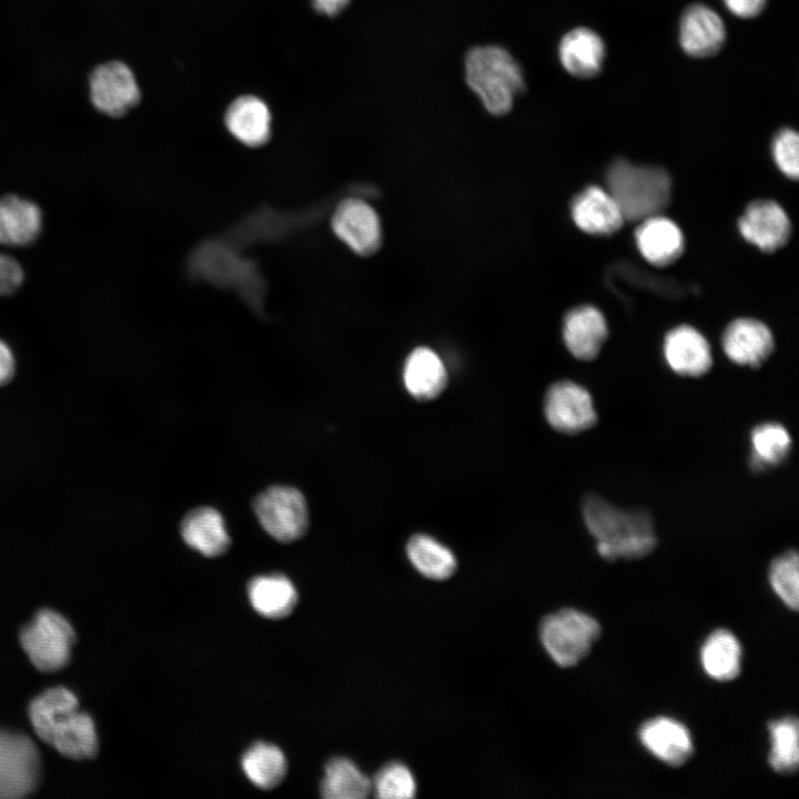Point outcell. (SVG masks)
Returning a JSON list of instances; mask_svg holds the SVG:
<instances>
[{
	"instance_id": "cell-1",
	"label": "cell",
	"mask_w": 799,
	"mask_h": 799,
	"mask_svg": "<svg viewBox=\"0 0 799 799\" xmlns=\"http://www.w3.org/2000/svg\"><path fill=\"white\" fill-rule=\"evenodd\" d=\"M28 715L37 736L71 759L93 758L98 736L92 718L79 709L77 696L64 687H54L37 696Z\"/></svg>"
},
{
	"instance_id": "cell-2",
	"label": "cell",
	"mask_w": 799,
	"mask_h": 799,
	"mask_svg": "<svg viewBox=\"0 0 799 799\" xmlns=\"http://www.w3.org/2000/svg\"><path fill=\"white\" fill-rule=\"evenodd\" d=\"M581 510L596 550L606 560L638 559L656 547L653 520L645 510L621 509L596 494L584 498Z\"/></svg>"
},
{
	"instance_id": "cell-3",
	"label": "cell",
	"mask_w": 799,
	"mask_h": 799,
	"mask_svg": "<svg viewBox=\"0 0 799 799\" xmlns=\"http://www.w3.org/2000/svg\"><path fill=\"white\" fill-rule=\"evenodd\" d=\"M606 183L625 221L639 222L659 214L671 196V180L665 169L636 165L625 159L613 162Z\"/></svg>"
},
{
	"instance_id": "cell-4",
	"label": "cell",
	"mask_w": 799,
	"mask_h": 799,
	"mask_svg": "<svg viewBox=\"0 0 799 799\" xmlns=\"http://www.w3.org/2000/svg\"><path fill=\"white\" fill-rule=\"evenodd\" d=\"M465 79L485 109L495 115L507 113L524 89L519 64L498 45L476 47L465 57Z\"/></svg>"
},
{
	"instance_id": "cell-5",
	"label": "cell",
	"mask_w": 799,
	"mask_h": 799,
	"mask_svg": "<svg viewBox=\"0 0 799 799\" xmlns=\"http://www.w3.org/2000/svg\"><path fill=\"white\" fill-rule=\"evenodd\" d=\"M600 631V625L593 616L575 608H564L542 620L539 636L555 664L573 667L588 655Z\"/></svg>"
},
{
	"instance_id": "cell-6",
	"label": "cell",
	"mask_w": 799,
	"mask_h": 799,
	"mask_svg": "<svg viewBox=\"0 0 799 799\" xmlns=\"http://www.w3.org/2000/svg\"><path fill=\"white\" fill-rule=\"evenodd\" d=\"M74 640L70 623L52 609L39 610L20 633V643L29 659L45 672L60 670L69 663Z\"/></svg>"
},
{
	"instance_id": "cell-7",
	"label": "cell",
	"mask_w": 799,
	"mask_h": 799,
	"mask_svg": "<svg viewBox=\"0 0 799 799\" xmlns=\"http://www.w3.org/2000/svg\"><path fill=\"white\" fill-rule=\"evenodd\" d=\"M253 509L265 532L279 542H294L307 530V505L295 487L275 485L266 488L255 497Z\"/></svg>"
},
{
	"instance_id": "cell-8",
	"label": "cell",
	"mask_w": 799,
	"mask_h": 799,
	"mask_svg": "<svg viewBox=\"0 0 799 799\" xmlns=\"http://www.w3.org/2000/svg\"><path fill=\"white\" fill-rule=\"evenodd\" d=\"M38 748L26 735L0 729V799L31 793L40 779Z\"/></svg>"
},
{
	"instance_id": "cell-9",
	"label": "cell",
	"mask_w": 799,
	"mask_h": 799,
	"mask_svg": "<svg viewBox=\"0 0 799 799\" xmlns=\"http://www.w3.org/2000/svg\"><path fill=\"white\" fill-rule=\"evenodd\" d=\"M544 414L553 428L565 434L588 429L597 421L589 392L567 380L548 387L544 397Z\"/></svg>"
},
{
	"instance_id": "cell-10",
	"label": "cell",
	"mask_w": 799,
	"mask_h": 799,
	"mask_svg": "<svg viewBox=\"0 0 799 799\" xmlns=\"http://www.w3.org/2000/svg\"><path fill=\"white\" fill-rule=\"evenodd\" d=\"M90 95L100 112L114 118L124 115L141 98L133 72L120 61L104 63L92 72Z\"/></svg>"
},
{
	"instance_id": "cell-11",
	"label": "cell",
	"mask_w": 799,
	"mask_h": 799,
	"mask_svg": "<svg viewBox=\"0 0 799 799\" xmlns=\"http://www.w3.org/2000/svg\"><path fill=\"white\" fill-rule=\"evenodd\" d=\"M336 236L360 255H371L382 243L381 222L375 210L360 199H345L334 211Z\"/></svg>"
},
{
	"instance_id": "cell-12",
	"label": "cell",
	"mask_w": 799,
	"mask_h": 799,
	"mask_svg": "<svg viewBox=\"0 0 799 799\" xmlns=\"http://www.w3.org/2000/svg\"><path fill=\"white\" fill-rule=\"evenodd\" d=\"M643 747L656 759L671 767L685 765L694 755V740L688 728L669 717H655L638 730Z\"/></svg>"
},
{
	"instance_id": "cell-13",
	"label": "cell",
	"mask_w": 799,
	"mask_h": 799,
	"mask_svg": "<svg viewBox=\"0 0 799 799\" xmlns=\"http://www.w3.org/2000/svg\"><path fill=\"white\" fill-rule=\"evenodd\" d=\"M738 227L746 241L763 252L783 246L791 232L786 212L771 200L751 202L739 219Z\"/></svg>"
},
{
	"instance_id": "cell-14",
	"label": "cell",
	"mask_w": 799,
	"mask_h": 799,
	"mask_svg": "<svg viewBox=\"0 0 799 799\" xmlns=\"http://www.w3.org/2000/svg\"><path fill=\"white\" fill-rule=\"evenodd\" d=\"M721 345L730 361L756 368L770 356L775 343L766 324L742 317L728 324L721 336Z\"/></svg>"
},
{
	"instance_id": "cell-15",
	"label": "cell",
	"mask_w": 799,
	"mask_h": 799,
	"mask_svg": "<svg viewBox=\"0 0 799 799\" xmlns=\"http://www.w3.org/2000/svg\"><path fill=\"white\" fill-rule=\"evenodd\" d=\"M664 356L676 374L687 377L706 374L712 364L707 340L689 325L677 326L666 334Z\"/></svg>"
},
{
	"instance_id": "cell-16",
	"label": "cell",
	"mask_w": 799,
	"mask_h": 799,
	"mask_svg": "<svg viewBox=\"0 0 799 799\" xmlns=\"http://www.w3.org/2000/svg\"><path fill=\"white\" fill-rule=\"evenodd\" d=\"M725 38V24L711 8L692 4L685 10L679 26V42L687 54L710 57L720 50Z\"/></svg>"
},
{
	"instance_id": "cell-17",
	"label": "cell",
	"mask_w": 799,
	"mask_h": 799,
	"mask_svg": "<svg viewBox=\"0 0 799 799\" xmlns=\"http://www.w3.org/2000/svg\"><path fill=\"white\" fill-rule=\"evenodd\" d=\"M572 218L581 231L595 235L613 234L625 222L613 196L597 185H590L575 196Z\"/></svg>"
},
{
	"instance_id": "cell-18",
	"label": "cell",
	"mask_w": 799,
	"mask_h": 799,
	"mask_svg": "<svg viewBox=\"0 0 799 799\" xmlns=\"http://www.w3.org/2000/svg\"><path fill=\"white\" fill-rule=\"evenodd\" d=\"M608 335L604 315L594 306L570 310L563 325V338L568 351L578 360H594Z\"/></svg>"
},
{
	"instance_id": "cell-19",
	"label": "cell",
	"mask_w": 799,
	"mask_h": 799,
	"mask_svg": "<svg viewBox=\"0 0 799 799\" xmlns=\"http://www.w3.org/2000/svg\"><path fill=\"white\" fill-rule=\"evenodd\" d=\"M635 239L646 261L656 266H667L684 251V236L677 224L656 214L639 221Z\"/></svg>"
},
{
	"instance_id": "cell-20",
	"label": "cell",
	"mask_w": 799,
	"mask_h": 799,
	"mask_svg": "<svg viewBox=\"0 0 799 799\" xmlns=\"http://www.w3.org/2000/svg\"><path fill=\"white\" fill-rule=\"evenodd\" d=\"M224 123L241 143L257 148L271 135V112L266 103L251 94L236 98L225 111Z\"/></svg>"
},
{
	"instance_id": "cell-21",
	"label": "cell",
	"mask_w": 799,
	"mask_h": 799,
	"mask_svg": "<svg viewBox=\"0 0 799 799\" xmlns=\"http://www.w3.org/2000/svg\"><path fill=\"white\" fill-rule=\"evenodd\" d=\"M558 54L568 73L577 78H590L601 69L605 44L595 31L575 28L560 40Z\"/></svg>"
},
{
	"instance_id": "cell-22",
	"label": "cell",
	"mask_w": 799,
	"mask_h": 799,
	"mask_svg": "<svg viewBox=\"0 0 799 799\" xmlns=\"http://www.w3.org/2000/svg\"><path fill=\"white\" fill-rule=\"evenodd\" d=\"M403 383L416 400L428 401L438 396L447 384V372L441 357L429 347L413 350L403 367Z\"/></svg>"
},
{
	"instance_id": "cell-23",
	"label": "cell",
	"mask_w": 799,
	"mask_h": 799,
	"mask_svg": "<svg viewBox=\"0 0 799 799\" xmlns=\"http://www.w3.org/2000/svg\"><path fill=\"white\" fill-rule=\"evenodd\" d=\"M181 535L190 547L208 557L222 555L231 543L222 515L208 506L194 508L184 516Z\"/></svg>"
},
{
	"instance_id": "cell-24",
	"label": "cell",
	"mask_w": 799,
	"mask_h": 799,
	"mask_svg": "<svg viewBox=\"0 0 799 799\" xmlns=\"http://www.w3.org/2000/svg\"><path fill=\"white\" fill-rule=\"evenodd\" d=\"M42 214L39 206L16 195L0 199V244L26 246L38 237Z\"/></svg>"
},
{
	"instance_id": "cell-25",
	"label": "cell",
	"mask_w": 799,
	"mask_h": 799,
	"mask_svg": "<svg viewBox=\"0 0 799 799\" xmlns=\"http://www.w3.org/2000/svg\"><path fill=\"white\" fill-rule=\"evenodd\" d=\"M705 674L716 681H730L741 669L742 650L738 638L728 629H716L700 647Z\"/></svg>"
},
{
	"instance_id": "cell-26",
	"label": "cell",
	"mask_w": 799,
	"mask_h": 799,
	"mask_svg": "<svg viewBox=\"0 0 799 799\" xmlns=\"http://www.w3.org/2000/svg\"><path fill=\"white\" fill-rule=\"evenodd\" d=\"M252 607L267 618H283L291 614L297 601L293 583L284 575L272 574L253 578L247 587Z\"/></svg>"
},
{
	"instance_id": "cell-27",
	"label": "cell",
	"mask_w": 799,
	"mask_h": 799,
	"mask_svg": "<svg viewBox=\"0 0 799 799\" xmlns=\"http://www.w3.org/2000/svg\"><path fill=\"white\" fill-rule=\"evenodd\" d=\"M791 444V436L783 425L776 422L756 425L750 432V468L765 472L779 466L787 459Z\"/></svg>"
},
{
	"instance_id": "cell-28",
	"label": "cell",
	"mask_w": 799,
	"mask_h": 799,
	"mask_svg": "<svg viewBox=\"0 0 799 799\" xmlns=\"http://www.w3.org/2000/svg\"><path fill=\"white\" fill-rule=\"evenodd\" d=\"M406 554L414 568L426 578L443 580L456 569V557L452 550L429 535L412 536L406 545Z\"/></svg>"
},
{
	"instance_id": "cell-29",
	"label": "cell",
	"mask_w": 799,
	"mask_h": 799,
	"mask_svg": "<svg viewBox=\"0 0 799 799\" xmlns=\"http://www.w3.org/2000/svg\"><path fill=\"white\" fill-rule=\"evenodd\" d=\"M321 791L327 799H363L372 792V782L353 761L338 757L327 762Z\"/></svg>"
},
{
	"instance_id": "cell-30",
	"label": "cell",
	"mask_w": 799,
	"mask_h": 799,
	"mask_svg": "<svg viewBox=\"0 0 799 799\" xmlns=\"http://www.w3.org/2000/svg\"><path fill=\"white\" fill-rule=\"evenodd\" d=\"M286 759L282 750L271 744L257 742L242 757V769L249 780L261 789L276 787L286 773Z\"/></svg>"
},
{
	"instance_id": "cell-31",
	"label": "cell",
	"mask_w": 799,
	"mask_h": 799,
	"mask_svg": "<svg viewBox=\"0 0 799 799\" xmlns=\"http://www.w3.org/2000/svg\"><path fill=\"white\" fill-rule=\"evenodd\" d=\"M771 741L768 762L780 775L795 773L799 766V726L796 717L788 716L768 724Z\"/></svg>"
},
{
	"instance_id": "cell-32",
	"label": "cell",
	"mask_w": 799,
	"mask_h": 799,
	"mask_svg": "<svg viewBox=\"0 0 799 799\" xmlns=\"http://www.w3.org/2000/svg\"><path fill=\"white\" fill-rule=\"evenodd\" d=\"M768 578L770 586L779 599L795 611L799 607V566L796 550H787L773 558Z\"/></svg>"
},
{
	"instance_id": "cell-33",
	"label": "cell",
	"mask_w": 799,
	"mask_h": 799,
	"mask_svg": "<svg viewBox=\"0 0 799 799\" xmlns=\"http://www.w3.org/2000/svg\"><path fill=\"white\" fill-rule=\"evenodd\" d=\"M371 782L372 791L381 799H408L416 793V781L412 771L398 761L383 766Z\"/></svg>"
},
{
	"instance_id": "cell-34",
	"label": "cell",
	"mask_w": 799,
	"mask_h": 799,
	"mask_svg": "<svg viewBox=\"0 0 799 799\" xmlns=\"http://www.w3.org/2000/svg\"><path fill=\"white\" fill-rule=\"evenodd\" d=\"M772 155L783 174L796 180L799 173V138L796 131L782 129L772 142Z\"/></svg>"
},
{
	"instance_id": "cell-35",
	"label": "cell",
	"mask_w": 799,
	"mask_h": 799,
	"mask_svg": "<svg viewBox=\"0 0 799 799\" xmlns=\"http://www.w3.org/2000/svg\"><path fill=\"white\" fill-rule=\"evenodd\" d=\"M23 281V271L19 263L0 253V295L13 293Z\"/></svg>"
},
{
	"instance_id": "cell-36",
	"label": "cell",
	"mask_w": 799,
	"mask_h": 799,
	"mask_svg": "<svg viewBox=\"0 0 799 799\" xmlns=\"http://www.w3.org/2000/svg\"><path fill=\"white\" fill-rule=\"evenodd\" d=\"M767 0H724L727 9L735 16L749 19L758 16Z\"/></svg>"
},
{
	"instance_id": "cell-37",
	"label": "cell",
	"mask_w": 799,
	"mask_h": 799,
	"mask_svg": "<svg viewBox=\"0 0 799 799\" xmlns=\"http://www.w3.org/2000/svg\"><path fill=\"white\" fill-rule=\"evenodd\" d=\"M14 372V358L9 346L0 340V385L10 381Z\"/></svg>"
},
{
	"instance_id": "cell-38",
	"label": "cell",
	"mask_w": 799,
	"mask_h": 799,
	"mask_svg": "<svg viewBox=\"0 0 799 799\" xmlns=\"http://www.w3.org/2000/svg\"><path fill=\"white\" fill-rule=\"evenodd\" d=\"M351 0H312L314 9L328 17H334L343 11Z\"/></svg>"
}]
</instances>
